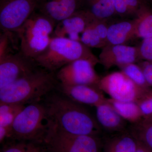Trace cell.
<instances>
[{
    "label": "cell",
    "mask_w": 152,
    "mask_h": 152,
    "mask_svg": "<svg viewBox=\"0 0 152 152\" xmlns=\"http://www.w3.org/2000/svg\"><path fill=\"white\" fill-rule=\"evenodd\" d=\"M95 19L88 11L81 9L57 23L52 37H58L80 41L82 34Z\"/></svg>",
    "instance_id": "8fae6325"
},
{
    "label": "cell",
    "mask_w": 152,
    "mask_h": 152,
    "mask_svg": "<svg viewBox=\"0 0 152 152\" xmlns=\"http://www.w3.org/2000/svg\"><path fill=\"white\" fill-rule=\"evenodd\" d=\"M83 0H38L37 9L56 23L81 10Z\"/></svg>",
    "instance_id": "4fadbf2b"
},
{
    "label": "cell",
    "mask_w": 152,
    "mask_h": 152,
    "mask_svg": "<svg viewBox=\"0 0 152 152\" xmlns=\"http://www.w3.org/2000/svg\"><path fill=\"white\" fill-rule=\"evenodd\" d=\"M98 58L106 70L141 61L138 47L127 45H107L102 49Z\"/></svg>",
    "instance_id": "7c38bea8"
},
{
    "label": "cell",
    "mask_w": 152,
    "mask_h": 152,
    "mask_svg": "<svg viewBox=\"0 0 152 152\" xmlns=\"http://www.w3.org/2000/svg\"><path fill=\"white\" fill-rule=\"evenodd\" d=\"M46 106L55 130L73 135L97 136L101 128L96 118L80 104L64 95L46 97Z\"/></svg>",
    "instance_id": "6da1fadb"
},
{
    "label": "cell",
    "mask_w": 152,
    "mask_h": 152,
    "mask_svg": "<svg viewBox=\"0 0 152 152\" xmlns=\"http://www.w3.org/2000/svg\"><path fill=\"white\" fill-rule=\"evenodd\" d=\"M55 126L45 103L26 105L12 128V140L43 143Z\"/></svg>",
    "instance_id": "3957f363"
},
{
    "label": "cell",
    "mask_w": 152,
    "mask_h": 152,
    "mask_svg": "<svg viewBox=\"0 0 152 152\" xmlns=\"http://www.w3.org/2000/svg\"><path fill=\"white\" fill-rule=\"evenodd\" d=\"M96 63L88 60H77L63 67L56 72L61 86H98L101 77L95 70Z\"/></svg>",
    "instance_id": "30bf717a"
},
{
    "label": "cell",
    "mask_w": 152,
    "mask_h": 152,
    "mask_svg": "<svg viewBox=\"0 0 152 152\" xmlns=\"http://www.w3.org/2000/svg\"><path fill=\"white\" fill-rule=\"evenodd\" d=\"M95 107L96 119L101 129L110 132L119 133L126 131V121L109 105L107 100Z\"/></svg>",
    "instance_id": "2e32d148"
},
{
    "label": "cell",
    "mask_w": 152,
    "mask_h": 152,
    "mask_svg": "<svg viewBox=\"0 0 152 152\" xmlns=\"http://www.w3.org/2000/svg\"><path fill=\"white\" fill-rule=\"evenodd\" d=\"M58 87L62 94L80 104L96 107L107 100V98L98 86L80 85L67 86L59 85Z\"/></svg>",
    "instance_id": "5bb4252c"
},
{
    "label": "cell",
    "mask_w": 152,
    "mask_h": 152,
    "mask_svg": "<svg viewBox=\"0 0 152 152\" xmlns=\"http://www.w3.org/2000/svg\"><path fill=\"white\" fill-rule=\"evenodd\" d=\"M38 0H0V26L12 37L35 11Z\"/></svg>",
    "instance_id": "52a82bcc"
},
{
    "label": "cell",
    "mask_w": 152,
    "mask_h": 152,
    "mask_svg": "<svg viewBox=\"0 0 152 152\" xmlns=\"http://www.w3.org/2000/svg\"><path fill=\"white\" fill-rule=\"evenodd\" d=\"M107 102L122 118L131 124L141 121L143 118L136 102H122L109 98Z\"/></svg>",
    "instance_id": "e0dca14e"
},
{
    "label": "cell",
    "mask_w": 152,
    "mask_h": 152,
    "mask_svg": "<svg viewBox=\"0 0 152 152\" xmlns=\"http://www.w3.org/2000/svg\"><path fill=\"white\" fill-rule=\"evenodd\" d=\"M40 67L34 60L20 51L10 52L0 58V90L33 72Z\"/></svg>",
    "instance_id": "9c48e42d"
},
{
    "label": "cell",
    "mask_w": 152,
    "mask_h": 152,
    "mask_svg": "<svg viewBox=\"0 0 152 152\" xmlns=\"http://www.w3.org/2000/svg\"><path fill=\"white\" fill-rule=\"evenodd\" d=\"M137 103L143 118L152 115V88L145 93Z\"/></svg>",
    "instance_id": "484cf974"
},
{
    "label": "cell",
    "mask_w": 152,
    "mask_h": 152,
    "mask_svg": "<svg viewBox=\"0 0 152 152\" xmlns=\"http://www.w3.org/2000/svg\"><path fill=\"white\" fill-rule=\"evenodd\" d=\"M1 152H46L43 143L11 140L4 144Z\"/></svg>",
    "instance_id": "603a6c76"
},
{
    "label": "cell",
    "mask_w": 152,
    "mask_h": 152,
    "mask_svg": "<svg viewBox=\"0 0 152 152\" xmlns=\"http://www.w3.org/2000/svg\"><path fill=\"white\" fill-rule=\"evenodd\" d=\"M137 47L141 61L152 62V38L143 39Z\"/></svg>",
    "instance_id": "4316f807"
},
{
    "label": "cell",
    "mask_w": 152,
    "mask_h": 152,
    "mask_svg": "<svg viewBox=\"0 0 152 152\" xmlns=\"http://www.w3.org/2000/svg\"><path fill=\"white\" fill-rule=\"evenodd\" d=\"M56 25L51 19L35 11L16 34L20 51L34 59L48 45Z\"/></svg>",
    "instance_id": "5b68a950"
},
{
    "label": "cell",
    "mask_w": 152,
    "mask_h": 152,
    "mask_svg": "<svg viewBox=\"0 0 152 152\" xmlns=\"http://www.w3.org/2000/svg\"><path fill=\"white\" fill-rule=\"evenodd\" d=\"M119 68L137 86L143 89L148 90L152 88L147 84L142 69L137 63H131L120 66Z\"/></svg>",
    "instance_id": "cb8c5ba5"
},
{
    "label": "cell",
    "mask_w": 152,
    "mask_h": 152,
    "mask_svg": "<svg viewBox=\"0 0 152 152\" xmlns=\"http://www.w3.org/2000/svg\"><path fill=\"white\" fill-rule=\"evenodd\" d=\"M46 152H100L97 136L73 135L54 130L43 143Z\"/></svg>",
    "instance_id": "8992f818"
},
{
    "label": "cell",
    "mask_w": 152,
    "mask_h": 152,
    "mask_svg": "<svg viewBox=\"0 0 152 152\" xmlns=\"http://www.w3.org/2000/svg\"><path fill=\"white\" fill-rule=\"evenodd\" d=\"M80 41L90 48L102 49L107 45L90 24L82 34Z\"/></svg>",
    "instance_id": "d4e9b609"
},
{
    "label": "cell",
    "mask_w": 152,
    "mask_h": 152,
    "mask_svg": "<svg viewBox=\"0 0 152 152\" xmlns=\"http://www.w3.org/2000/svg\"><path fill=\"white\" fill-rule=\"evenodd\" d=\"M98 87L110 98L122 102H137L149 90L143 89L121 71L114 72L101 77Z\"/></svg>",
    "instance_id": "ba28073f"
},
{
    "label": "cell",
    "mask_w": 152,
    "mask_h": 152,
    "mask_svg": "<svg viewBox=\"0 0 152 152\" xmlns=\"http://www.w3.org/2000/svg\"><path fill=\"white\" fill-rule=\"evenodd\" d=\"M132 16L135 18L143 0H124Z\"/></svg>",
    "instance_id": "f546056e"
},
{
    "label": "cell",
    "mask_w": 152,
    "mask_h": 152,
    "mask_svg": "<svg viewBox=\"0 0 152 152\" xmlns=\"http://www.w3.org/2000/svg\"><path fill=\"white\" fill-rule=\"evenodd\" d=\"M81 59L99 64L90 48L80 41L53 37L46 49L34 59L40 67L56 73L70 63Z\"/></svg>",
    "instance_id": "277c9868"
},
{
    "label": "cell",
    "mask_w": 152,
    "mask_h": 152,
    "mask_svg": "<svg viewBox=\"0 0 152 152\" xmlns=\"http://www.w3.org/2000/svg\"><path fill=\"white\" fill-rule=\"evenodd\" d=\"M84 4L96 18L109 20L116 15L113 0H83Z\"/></svg>",
    "instance_id": "d6986e66"
},
{
    "label": "cell",
    "mask_w": 152,
    "mask_h": 152,
    "mask_svg": "<svg viewBox=\"0 0 152 152\" xmlns=\"http://www.w3.org/2000/svg\"><path fill=\"white\" fill-rule=\"evenodd\" d=\"M56 73L39 67L0 90V102L27 105L39 102L58 87Z\"/></svg>",
    "instance_id": "7a4b0ae2"
},
{
    "label": "cell",
    "mask_w": 152,
    "mask_h": 152,
    "mask_svg": "<svg viewBox=\"0 0 152 152\" xmlns=\"http://www.w3.org/2000/svg\"><path fill=\"white\" fill-rule=\"evenodd\" d=\"M136 27L135 18H124L118 21L110 22L107 36V45H126L137 38Z\"/></svg>",
    "instance_id": "9a60e30c"
},
{
    "label": "cell",
    "mask_w": 152,
    "mask_h": 152,
    "mask_svg": "<svg viewBox=\"0 0 152 152\" xmlns=\"http://www.w3.org/2000/svg\"><path fill=\"white\" fill-rule=\"evenodd\" d=\"M113 1L116 15H118L124 18H129L128 17L132 16L124 0H113Z\"/></svg>",
    "instance_id": "f1b7e54d"
},
{
    "label": "cell",
    "mask_w": 152,
    "mask_h": 152,
    "mask_svg": "<svg viewBox=\"0 0 152 152\" xmlns=\"http://www.w3.org/2000/svg\"><path fill=\"white\" fill-rule=\"evenodd\" d=\"M139 142L129 132H123L113 142L110 152H136Z\"/></svg>",
    "instance_id": "7402d4cb"
},
{
    "label": "cell",
    "mask_w": 152,
    "mask_h": 152,
    "mask_svg": "<svg viewBox=\"0 0 152 152\" xmlns=\"http://www.w3.org/2000/svg\"><path fill=\"white\" fill-rule=\"evenodd\" d=\"M136 152H151L148 149L144 146L142 144L139 142V146Z\"/></svg>",
    "instance_id": "4dcf8cb0"
},
{
    "label": "cell",
    "mask_w": 152,
    "mask_h": 152,
    "mask_svg": "<svg viewBox=\"0 0 152 152\" xmlns=\"http://www.w3.org/2000/svg\"><path fill=\"white\" fill-rule=\"evenodd\" d=\"M142 69L147 84L152 88V62L141 61L137 63Z\"/></svg>",
    "instance_id": "83f0119b"
},
{
    "label": "cell",
    "mask_w": 152,
    "mask_h": 152,
    "mask_svg": "<svg viewBox=\"0 0 152 152\" xmlns=\"http://www.w3.org/2000/svg\"><path fill=\"white\" fill-rule=\"evenodd\" d=\"M26 105L0 102V127L12 129V126Z\"/></svg>",
    "instance_id": "44dd1931"
},
{
    "label": "cell",
    "mask_w": 152,
    "mask_h": 152,
    "mask_svg": "<svg viewBox=\"0 0 152 152\" xmlns=\"http://www.w3.org/2000/svg\"><path fill=\"white\" fill-rule=\"evenodd\" d=\"M145 2L148 3V2H149L152 3V0H143Z\"/></svg>",
    "instance_id": "d6a6232c"
},
{
    "label": "cell",
    "mask_w": 152,
    "mask_h": 152,
    "mask_svg": "<svg viewBox=\"0 0 152 152\" xmlns=\"http://www.w3.org/2000/svg\"><path fill=\"white\" fill-rule=\"evenodd\" d=\"M129 129L139 142L152 152V121L143 118L139 122L131 124Z\"/></svg>",
    "instance_id": "ffe728a7"
},
{
    "label": "cell",
    "mask_w": 152,
    "mask_h": 152,
    "mask_svg": "<svg viewBox=\"0 0 152 152\" xmlns=\"http://www.w3.org/2000/svg\"><path fill=\"white\" fill-rule=\"evenodd\" d=\"M134 18L137 38H152V9L143 0Z\"/></svg>",
    "instance_id": "ac0fdd59"
},
{
    "label": "cell",
    "mask_w": 152,
    "mask_h": 152,
    "mask_svg": "<svg viewBox=\"0 0 152 152\" xmlns=\"http://www.w3.org/2000/svg\"><path fill=\"white\" fill-rule=\"evenodd\" d=\"M144 118L152 121V115H151L149 116V117H147V118Z\"/></svg>",
    "instance_id": "1f68e13d"
}]
</instances>
